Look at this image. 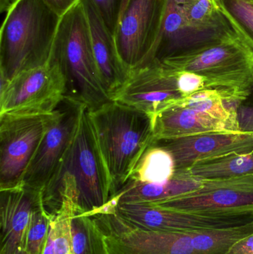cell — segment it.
<instances>
[{"label":"cell","instance_id":"obj_21","mask_svg":"<svg viewBox=\"0 0 253 254\" xmlns=\"http://www.w3.org/2000/svg\"><path fill=\"white\" fill-rule=\"evenodd\" d=\"M174 104L206 113L225 122L232 131H241L238 123L237 114H233L227 110L222 95L215 89H203L185 97Z\"/></svg>","mask_w":253,"mask_h":254},{"label":"cell","instance_id":"obj_30","mask_svg":"<svg viewBox=\"0 0 253 254\" xmlns=\"http://www.w3.org/2000/svg\"><path fill=\"white\" fill-rule=\"evenodd\" d=\"M43 254H55L54 250H53V240H52L51 234L50 232H49Z\"/></svg>","mask_w":253,"mask_h":254},{"label":"cell","instance_id":"obj_26","mask_svg":"<svg viewBox=\"0 0 253 254\" xmlns=\"http://www.w3.org/2000/svg\"><path fill=\"white\" fill-rule=\"evenodd\" d=\"M178 86L184 97L206 89V81L202 76L190 71H176Z\"/></svg>","mask_w":253,"mask_h":254},{"label":"cell","instance_id":"obj_8","mask_svg":"<svg viewBox=\"0 0 253 254\" xmlns=\"http://www.w3.org/2000/svg\"><path fill=\"white\" fill-rule=\"evenodd\" d=\"M167 0H129L114 34L120 59L132 71L150 63L160 37Z\"/></svg>","mask_w":253,"mask_h":254},{"label":"cell","instance_id":"obj_24","mask_svg":"<svg viewBox=\"0 0 253 254\" xmlns=\"http://www.w3.org/2000/svg\"><path fill=\"white\" fill-rule=\"evenodd\" d=\"M74 214L77 213L61 209L52 215L49 232L51 234L55 254H74L70 225L71 217Z\"/></svg>","mask_w":253,"mask_h":254},{"label":"cell","instance_id":"obj_29","mask_svg":"<svg viewBox=\"0 0 253 254\" xmlns=\"http://www.w3.org/2000/svg\"><path fill=\"white\" fill-rule=\"evenodd\" d=\"M226 254H253V232L232 245Z\"/></svg>","mask_w":253,"mask_h":254},{"label":"cell","instance_id":"obj_20","mask_svg":"<svg viewBox=\"0 0 253 254\" xmlns=\"http://www.w3.org/2000/svg\"><path fill=\"white\" fill-rule=\"evenodd\" d=\"M187 171L203 181L253 175V150L246 153L232 154L203 160L196 163Z\"/></svg>","mask_w":253,"mask_h":254},{"label":"cell","instance_id":"obj_9","mask_svg":"<svg viewBox=\"0 0 253 254\" xmlns=\"http://www.w3.org/2000/svg\"><path fill=\"white\" fill-rule=\"evenodd\" d=\"M52 114L0 115V190L22 186Z\"/></svg>","mask_w":253,"mask_h":254},{"label":"cell","instance_id":"obj_2","mask_svg":"<svg viewBox=\"0 0 253 254\" xmlns=\"http://www.w3.org/2000/svg\"><path fill=\"white\" fill-rule=\"evenodd\" d=\"M89 114L109 173L112 198L128 183L154 140L152 118L114 100L89 111Z\"/></svg>","mask_w":253,"mask_h":254},{"label":"cell","instance_id":"obj_15","mask_svg":"<svg viewBox=\"0 0 253 254\" xmlns=\"http://www.w3.org/2000/svg\"><path fill=\"white\" fill-rule=\"evenodd\" d=\"M90 27L94 56L100 78L111 99L123 87L131 71L120 59L114 37L89 0H83Z\"/></svg>","mask_w":253,"mask_h":254},{"label":"cell","instance_id":"obj_34","mask_svg":"<svg viewBox=\"0 0 253 254\" xmlns=\"http://www.w3.org/2000/svg\"></svg>","mask_w":253,"mask_h":254},{"label":"cell","instance_id":"obj_28","mask_svg":"<svg viewBox=\"0 0 253 254\" xmlns=\"http://www.w3.org/2000/svg\"><path fill=\"white\" fill-rule=\"evenodd\" d=\"M46 5L53 10L59 17L66 14L73 7L83 0H43Z\"/></svg>","mask_w":253,"mask_h":254},{"label":"cell","instance_id":"obj_19","mask_svg":"<svg viewBox=\"0 0 253 254\" xmlns=\"http://www.w3.org/2000/svg\"><path fill=\"white\" fill-rule=\"evenodd\" d=\"M175 173L176 165L172 154L153 140L141 157L129 182L160 185L170 180Z\"/></svg>","mask_w":253,"mask_h":254},{"label":"cell","instance_id":"obj_23","mask_svg":"<svg viewBox=\"0 0 253 254\" xmlns=\"http://www.w3.org/2000/svg\"><path fill=\"white\" fill-rule=\"evenodd\" d=\"M52 215L43 205V198L35 207L25 234L24 248L30 254H43L49 235Z\"/></svg>","mask_w":253,"mask_h":254},{"label":"cell","instance_id":"obj_12","mask_svg":"<svg viewBox=\"0 0 253 254\" xmlns=\"http://www.w3.org/2000/svg\"><path fill=\"white\" fill-rule=\"evenodd\" d=\"M144 229L164 232H191L235 228L243 219L236 213H201L169 210L150 204H117L109 211Z\"/></svg>","mask_w":253,"mask_h":254},{"label":"cell","instance_id":"obj_35","mask_svg":"<svg viewBox=\"0 0 253 254\" xmlns=\"http://www.w3.org/2000/svg\"></svg>","mask_w":253,"mask_h":254},{"label":"cell","instance_id":"obj_31","mask_svg":"<svg viewBox=\"0 0 253 254\" xmlns=\"http://www.w3.org/2000/svg\"><path fill=\"white\" fill-rule=\"evenodd\" d=\"M14 0H0V12L1 13L7 12Z\"/></svg>","mask_w":253,"mask_h":254},{"label":"cell","instance_id":"obj_1","mask_svg":"<svg viewBox=\"0 0 253 254\" xmlns=\"http://www.w3.org/2000/svg\"><path fill=\"white\" fill-rule=\"evenodd\" d=\"M111 196L109 173L85 107L69 148L42 190L43 205L54 213L62 208L90 215Z\"/></svg>","mask_w":253,"mask_h":254},{"label":"cell","instance_id":"obj_11","mask_svg":"<svg viewBox=\"0 0 253 254\" xmlns=\"http://www.w3.org/2000/svg\"><path fill=\"white\" fill-rule=\"evenodd\" d=\"M151 205L192 213L253 214V175L204 181L195 192Z\"/></svg>","mask_w":253,"mask_h":254},{"label":"cell","instance_id":"obj_14","mask_svg":"<svg viewBox=\"0 0 253 254\" xmlns=\"http://www.w3.org/2000/svg\"><path fill=\"white\" fill-rule=\"evenodd\" d=\"M155 140L173 156L176 173L187 171L196 163L253 150V133L211 131L179 138Z\"/></svg>","mask_w":253,"mask_h":254},{"label":"cell","instance_id":"obj_27","mask_svg":"<svg viewBox=\"0 0 253 254\" xmlns=\"http://www.w3.org/2000/svg\"><path fill=\"white\" fill-rule=\"evenodd\" d=\"M237 119L241 131L253 133V107L241 106L238 110Z\"/></svg>","mask_w":253,"mask_h":254},{"label":"cell","instance_id":"obj_13","mask_svg":"<svg viewBox=\"0 0 253 254\" xmlns=\"http://www.w3.org/2000/svg\"><path fill=\"white\" fill-rule=\"evenodd\" d=\"M184 98L178 89L176 71L155 61L132 70L127 81L112 100L153 118Z\"/></svg>","mask_w":253,"mask_h":254},{"label":"cell","instance_id":"obj_18","mask_svg":"<svg viewBox=\"0 0 253 254\" xmlns=\"http://www.w3.org/2000/svg\"><path fill=\"white\" fill-rule=\"evenodd\" d=\"M204 181L188 172L176 173L163 184H143L129 182L108 203L117 204H156L176 197L191 193L203 187Z\"/></svg>","mask_w":253,"mask_h":254},{"label":"cell","instance_id":"obj_32","mask_svg":"<svg viewBox=\"0 0 253 254\" xmlns=\"http://www.w3.org/2000/svg\"><path fill=\"white\" fill-rule=\"evenodd\" d=\"M14 254H30L25 250V248L22 247L20 249H18L16 252H15Z\"/></svg>","mask_w":253,"mask_h":254},{"label":"cell","instance_id":"obj_22","mask_svg":"<svg viewBox=\"0 0 253 254\" xmlns=\"http://www.w3.org/2000/svg\"><path fill=\"white\" fill-rule=\"evenodd\" d=\"M241 35L253 49V0H215Z\"/></svg>","mask_w":253,"mask_h":254},{"label":"cell","instance_id":"obj_17","mask_svg":"<svg viewBox=\"0 0 253 254\" xmlns=\"http://www.w3.org/2000/svg\"><path fill=\"white\" fill-rule=\"evenodd\" d=\"M154 140L179 138L211 131H232L222 121L173 104L152 118Z\"/></svg>","mask_w":253,"mask_h":254},{"label":"cell","instance_id":"obj_6","mask_svg":"<svg viewBox=\"0 0 253 254\" xmlns=\"http://www.w3.org/2000/svg\"><path fill=\"white\" fill-rule=\"evenodd\" d=\"M160 63L172 71L202 76L206 89L226 98L245 101L253 88V49L242 35Z\"/></svg>","mask_w":253,"mask_h":254},{"label":"cell","instance_id":"obj_25","mask_svg":"<svg viewBox=\"0 0 253 254\" xmlns=\"http://www.w3.org/2000/svg\"><path fill=\"white\" fill-rule=\"evenodd\" d=\"M114 35L118 26L123 0H89Z\"/></svg>","mask_w":253,"mask_h":254},{"label":"cell","instance_id":"obj_3","mask_svg":"<svg viewBox=\"0 0 253 254\" xmlns=\"http://www.w3.org/2000/svg\"><path fill=\"white\" fill-rule=\"evenodd\" d=\"M60 18L43 0H14L0 30V78L46 64Z\"/></svg>","mask_w":253,"mask_h":254},{"label":"cell","instance_id":"obj_7","mask_svg":"<svg viewBox=\"0 0 253 254\" xmlns=\"http://www.w3.org/2000/svg\"><path fill=\"white\" fill-rule=\"evenodd\" d=\"M1 79L0 115H50L67 95V83L56 61L25 70L11 80Z\"/></svg>","mask_w":253,"mask_h":254},{"label":"cell","instance_id":"obj_4","mask_svg":"<svg viewBox=\"0 0 253 254\" xmlns=\"http://www.w3.org/2000/svg\"><path fill=\"white\" fill-rule=\"evenodd\" d=\"M215 0H167L150 63L182 56L240 36Z\"/></svg>","mask_w":253,"mask_h":254},{"label":"cell","instance_id":"obj_10","mask_svg":"<svg viewBox=\"0 0 253 254\" xmlns=\"http://www.w3.org/2000/svg\"><path fill=\"white\" fill-rule=\"evenodd\" d=\"M85 107L77 100L67 96L64 98L52 114L24 175L22 185L40 191L44 189L74 139Z\"/></svg>","mask_w":253,"mask_h":254},{"label":"cell","instance_id":"obj_16","mask_svg":"<svg viewBox=\"0 0 253 254\" xmlns=\"http://www.w3.org/2000/svg\"><path fill=\"white\" fill-rule=\"evenodd\" d=\"M42 201V191L22 185L1 190V254H14L24 247L33 211Z\"/></svg>","mask_w":253,"mask_h":254},{"label":"cell","instance_id":"obj_5","mask_svg":"<svg viewBox=\"0 0 253 254\" xmlns=\"http://www.w3.org/2000/svg\"><path fill=\"white\" fill-rule=\"evenodd\" d=\"M50 56L65 76L67 97L77 100L89 111L111 101L97 68L83 1L60 18Z\"/></svg>","mask_w":253,"mask_h":254},{"label":"cell","instance_id":"obj_33","mask_svg":"<svg viewBox=\"0 0 253 254\" xmlns=\"http://www.w3.org/2000/svg\"><path fill=\"white\" fill-rule=\"evenodd\" d=\"M128 1H129V0H123V7H122V10H121V13H120V16H121L122 13H123V10H124L125 8H126V4H127Z\"/></svg>","mask_w":253,"mask_h":254}]
</instances>
